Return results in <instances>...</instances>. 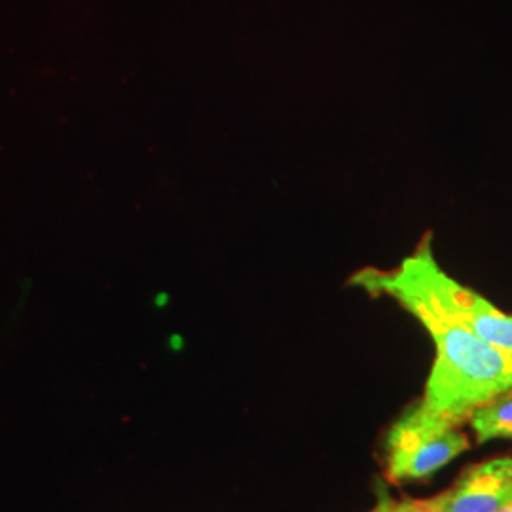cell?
Listing matches in <instances>:
<instances>
[{"label":"cell","mask_w":512,"mask_h":512,"mask_svg":"<svg viewBox=\"0 0 512 512\" xmlns=\"http://www.w3.org/2000/svg\"><path fill=\"white\" fill-rule=\"evenodd\" d=\"M435 342L423 403L459 425L512 389V351L492 346L420 294H391Z\"/></svg>","instance_id":"6da1fadb"},{"label":"cell","mask_w":512,"mask_h":512,"mask_svg":"<svg viewBox=\"0 0 512 512\" xmlns=\"http://www.w3.org/2000/svg\"><path fill=\"white\" fill-rule=\"evenodd\" d=\"M351 281L370 294H420L482 340L512 351V315L497 310L484 296L446 274L433 256L429 238L423 239L414 255L404 258L397 270L366 268L353 275Z\"/></svg>","instance_id":"7a4b0ae2"},{"label":"cell","mask_w":512,"mask_h":512,"mask_svg":"<svg viewBox=\"0 0 512 512\" xmlns=\"http://www.w3.org/2000/svg\"><path fill=\"white\" fill-rule=\"evenodd\" d=\"M469 448L458 425L420 403L410 406L391 427L387 450V476L393 482L420 480L437 473Z\"/></svg>","instance_id":"3957f363"},{"label":"cell","mask_w":512,"mask_h":512,"mask_svg":"<svg viewBox=\"0 0 512 512\" xmlns=\"http://www.w3.org/2000/svg\"><path fill=\"white\" fill-rule=\"evenodd\" d=\"M439 512H499L512 501V458L488 459L467 469L446 494L433 497Z\"/></svg>","instance_id":"277c9868"},{"label":"cell","mask_w":512,"mask_h":512,"mask_svg":"<svg viewBox=\"0 0 512 512\" xmlns=\"http://www.w3.org/2000/svg\"><path fill=\"white\" fill-rule=\"evenodd\" d=\"M478 442L512 440V389L499 395L492 403L480 406L471 416Z\"/></svg>","instance_id":"5b68a950"},{"label":"cell","mask_w":512,"mask_h":512,"mask_svg":"<svg viewBox=\"0 0 512 512\" xmlns=\"http://www.w3.org/2000/svg\"><path fill=\"white\" fill-rule=\"evenodd\" d=\"M391 512H439L435 499H404L399 503H393Z\"/></svg>","instance_id":"8992f818"},{"label":"cell","mask_w":512,"mask_h":512,"mask_svg":"<svg viewBox=\"0 0 512 512\" xmlns=\"http://www.w3.org/2000/svg\"><path fill=\"white\" fill-rule=\"evenodd\" d=\"M391 507H393V501L389 499V495L384 494L380 495L378 505H376V507H374L370 512H391Z\"/></svg>","instance_id":"52a82bcc"},{"label":"cell","mask_w":512,"mask_h":512,"mask_svg":"<svg viewBox=\"0 0 512 512\" xmlns=\"http://www.w3.org/2000/svg\"><path fill=\"white\" fill-rule=\"evenodd\" d=\"M499 512H512V501L509 503V505H507V507H503V509H501Z\"/></svg>","instance_id":"ba28073f"}]
</instances>
